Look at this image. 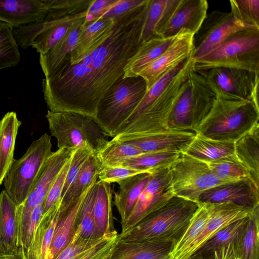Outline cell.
I'll use <instances>...</instances> for the list:
<instances>
[{"mask_svg":"<svg viewBox=\"0 0 259 259\" xmlns=\"http://www.w3.org/2000/svg\"><path fill=\"white\" fill-rule=\"evenodd\" d=\"M59 211L60 206L54 211L42 216L28 251L26 259H46Z\"/></svg>","mask_w":259,"mask_h":259,"instance_id":"35","label":"cell"},{"mask_svg":"<svg viewBox=\"0 0 259 259\" xmlns=\"http://www.w3.org/2000/svg\"><path fill=\"white\" fill-rule=\"evenodd\" d=\"M215 98L205 78L193 68L171 112L168 128L196 133L210 111Z\"/></svg>","mask_w":259,"mask_h":259,"instance_id":"7","label":"cell"},{"mask_svg":"<svg viewBox=\"0 0 259 259\" xmlns=\"http://www.w3.org/2000/svg\"><path fill=\"white\" fill-rule=\"evenodd\" d=\"M21 125L13 111L7 112L0 120V186L14 160L15 142Z\"/></svg>","mask_w":259,"mask_h":259,"instance_id":"28","label":"cell"},{"mask_svg":"<svg viewBox=\"0 0 259 259\" xmlns=\"http://www.w3.org/2000/svg\"><path fill=\"white\" fill-rule=\"evenodd\" d=\"M169 166L160 167L152 172L131 213L121 225L122 231L120 234L133 228L174 196L171 185Z\"/></svg>","mask_w":259,"mask_h":259,"instance_id":"13","label":"cell"},{"mask_svg":"<svg viewBox=\"0 0 259 259\" xmlns=\"http://www.w3.org/2000/svg\"><path fill=\"white\" fill-rule=\"evenodd\" d=\"M87 11L74 15L62 22L46 30L33 40L31 47L40 54H44L53 47L79 20L87 16Z\"/></svg>","mask_w":259,"mask_h":259,"instance_id":"37","label":"cell"},{"mask_svg":"<svg viewBox=\"0 0 259 259\" xmlns=\"http://www.w3.org/2000/svg\"><path fill=\"white\" fill-rule=\"evenodd\" d=\"M193 61L197 72L223 67L259 73V29L234 32L207 55Z\"/></svg>","mask_w":259,"mask_h":259,"instance_id":"4","label":"cell"},{"mask_svg":"<svg viewBox=\"0 0 259 259\" xmlns=\"http://www.w3.org/2000/svg\"><path fill=\"white\" fill-rule=\"evenodd\" d=\"M245 29L234 19L231 12L215 10L207 14L193 36V61L199 59L216 48L230 34Z\"/></svg>","mask_w":259,"mask_h":259,"instance_id":"15","label":"cell"},{"mask_svg":"<svg viewBox=\"0 0 259 259\" xmlns=\"http://www.w3.org/2000/svg\"><path fill=\"white\" fill-rule=\"evenodd\" d=\"M94 153H95L88 148L81 147L75 149L71 159L61 199L66 194L84 162Z\"/></svg>","mask_w":259,"mask_h":259,"instance_id":"51","label":"cell"},{"mask_svg":"<svg viewBox=\"0 0 259 259\" xmlns=\"http://www.w3.org/2000/svg\"><path fill=\"white\" fill-rule=\"evenodd\" d=\"M115 19L112 18L100 17L91 21L85 20L76 47L65 59L71 65L79 63L110 34Z\"/></svg>","mask_w":259,"mask_h":259,"instance_id":"22","label":"cell"},{"mask_svg":"<svg viewBox=\"0 0 259 259\" xmlns=\"http://www.w3.org/2000/svg\"><path fill=\"white\" fill-rule=\"evenodd\" d=\"M46 117L58 149L84 147L97 154L109 141V137L92 117L49 110Z\"/></svg>","mask_w":259,"mask_h":259,"instance_id":"6","label":"cell"},{"mask_svg":"<svg viewBox=\"0 0 259 259\" xmlns=\"http://www.w3.org/2000/svg\"><path fill=\"white\" fill-rule=\"evenodd\" d=\"M118 234L115 231L104 240L95 244L75 259H109L117 242Z\"/></svg>","mask_w":259,"mask_h":259,"instance_id":"49","label":"cell"},{"mask_svg":"<svg viewBox=\"0 0 259 259\" xmlns=\"http://www.w3.org/2000/svg\"><path fill=\"white\" fill-rule=\"evenodd\" d=\"M193 64L191 57L186 59L180 70L145 112L118 135L142 134L167 129L170 115L185 89Z\"/></svg>","mask_w":259,"mask_h":259,"instance_id":"9","label":"cell"},{"mask_svg":"<svg viewBox=\"0 0 259 259\" xmlns=\"http://www.w3.org/2000/svg\"><path fill=\"white\" fill-rule=\"evenodd\" d=\"M231 13L244 28L259 29V1L231 0Z\"/></svg>","mask_w":259,"mask_h":259,"instance_id":"44","label":"cell"},{"mask_svg":"<svg viewBox=\"0 0 259 259\" xmlns=\"http://www.w3.org/2000/svg\"><path fill=\"white\" fill-rule=\"evenodd\" d=\"M93 0H50V9L41 20L13 28L18 46L23 49L31 46L40 33L69 17L88 11Z\"/></svg>","mask_w":259,"mask_h":259,"instance_id":"14","label":"cell"},{"mask_svg":"<svg viewBox=\"0 0 259 259\" xmlns=\"http://www.w3.org/2000/svg\"><path fill=\"white\" fill-rule=\"evenodd\" d=\"M21 56L13 27L0 21V69L17 65Z\"/></svg>","mask_w":259,"mask_h":259,"instance_id":"43","label":"cell"},{"mask_svg":"<svg viewBox=\"0 0 259 259\" xmlns=\"http://www.w3.org/2000/svg\"><path fill=\"white\" fill-rule=\"evenodd\" d=\"M44 203L35 207L32 210L24 231L17 244V254L20 259H26L37 226L43 213Z\"/></svg>","mask_w":259,"mask_h":259,"instance_id":"45","label":"cell"},{"mask_svg":"<svg viewBox=\"0 0 259 259\" xmlns=\"http://www.w3.org/2000/svg\"><path fill=\"white\" fill-rule=\"evenodd\" d=\"M144 153L133 145L112 139L96 156L101 167H103L117 165L127 159Z\"/></svg>","mask_w":259,"mask_h":259,"instance_id":"39","label":"cell"},{"mask_svg":"<svg viewBox=\"0 0 259 259\" xmlns=\"http://www.w3.org/2000/svg\"><path fill=\"white\" fill-rule=\"evenodd\" d=\"M147 91L146 82L140 75L120 78L100 100L95 121L109 137L114 138Z\"/></svg>","mask_w":259,"mask_h":259,"instance_id":"5","label":"cell"},{"mask_svg":"<svg viewBox=\"0 0 259 259\" xmlns=\"http://www.w3.org/2000/svg\"><path fill=\"white\" fill-rule=\"evenodd\" d=\"M181 153L161 151L144 153L127 159L117 165L127 166L150 172L171 165Z\"/></svg>","mask_w":259,"mask_h":259,"instance_id":"38","label":"cell"},{"mask_svg":"<svg viewBox=\"0 0 259 259\" xmlns=\"http://www.w3.org/2000/svg\"><path fill=\"white\" fill-rule=\"evenodd\" d=\"M118 0H93L87 13L85 21L96 20L104 15Z\"/></svg>","mask_w":259,"mask_h":259,"instance_id":"53","label":"cell"},{"mask_svg":"<svg viewBox=\"0 0 259 259\" xmlns=\"http://www.w3.org/2000/svg\"><path fill=\"white\" fill-rule=\"evenodd\" d=\"M152 172H145L118 182L119 187L114 193V202L121 218V225L131 213Z\"/></svg>","mask_w":259,"mask_h":259,"instance_id":"27","label":"cell"},{"mask_svg":"<svg viewBox=\"0 0 259 259\" xmlns=\"http://www.w3.org/2000/svg\"><path fill=\"white\" fill-rule=\"evenodd\" d=\"M248 216L239 220L221 230L196 251L205 255L212 256L215 251L223 246L230 243L235 242L245 226Z\"/></svg>","mask_w":259,"mask_h":259,"instance_id":"42","label":"cell"},{"mask_svg":"<svg viewBox=\"0 0 259 259\" xmlns=\"http://www.w3.org/2000/svg\"><path fill=\"white\" fill-rule=\"evenodd\" d=\"M174 196L195 202L205 191L223 183L206 162L181 153L169 166Z\"/></svg>","mask_w":259,"mask_h":259,"instance_id":"10","label":"cell"},{"mask_svg":"<svg viewBox=\"0 0 259 259\" xmlns=\"http://www.w3.org/2000/svg\"><path fill=\"white\" fill-rule=\"evenodd\" d=\"M183 153L208 162L234 154V142L213 140L196 134Z\"/></svg>","mask_w":259,"mask_h":259,"instance_id":"31","label":"cell"},{"mask_svg":"<svg viewBox=\"0 0 259 259\" xmlns=\"http://www.w3.org/2000/svg\"><path fill=\"white\" fill-rule=\"evenodd\" d=\"M175 243L150 239L117 242L110 259H154L169 255Z\"/></svg>","mask_w":259,"mask_h":259,"instance_id":"24","label":"cell"},{"mask_svg":"<svg viewBox=\"0 0 259 259\" xmlns=\"http://www.w3.org/2000/svg\"><path fill=\"white\" fill-rule=\"evenodd\" d=\"M259 106L250 101L215 98L196 134L213 140L235 142L259 122Z\"/></svg>","mask_w":259,"mask_h":259,"instance_id":"3","label":"cell"},{"mask_svg":"<svg viewBox=\"0 0 259 259\" xmlns=\"http://www.w3.org/2000/svg\"><path fill=\"white\" fill-rule=\"evenodd\" d=\"M166 0H150L143 25L142 37L144 42L157 37L155 30L158 23Z\"/></svg>","mask_w":259,"mask_h":259,"instance_id":"48","label":"cell"},{"mask_svg":"<svg viewBox=\"0 0 259 259\" xmlns=\"http://www.w3.org/2000/svg\"><path fill=\"white\" fill-rule=\"evenodd\" d=\"M234 243H228L215 251L212 259H240Z\"/></svg>","mask_w":259,"mask_h":259,"instance_id":"54","label":"cell"},{"mask_svg":"<svg viewBox=\"0 0 259 259\" xmlns=\"http://www.w3.org/2000/svg\"><path fill=\"white\" fill-rule=\"evenodd\" d=\"M186 259H212V256L205 255L198 251H196Z\"/></svg>","mask_w":259,"mask_h":259,"instance_id":"55","label":"cell"},{"mask_svg":"<svg viewBox=\"0 0 259 259\" xmlns=\"http://www.w3.org/2000/svg\"><path fill=\"white\" fill-rule=\"evenodd\" d=\"M154 259H172L170 257V256L169 255H167V256H163V257H158V258H154Z\"/></svg>","mask_w":259,"mask_h":259,"instance_id":"57","label":"cell"},{"mask_svg":"<svg viewBox=\"0 0 259 259\" xmlns=\"http://www.w3.org/2000/svg\"><path fill=\"white\" fill-rule=\"evenodd\" d=\"M234 155L259 188V123L234 142Z\"/></svg>","mask_w":259,"mask_h":259,"instance_id":"29","label":"cell"},{"mask_svg":"<svg viewBox=\"0 0 259 259\" xmlns=\"http://www.w3.org/2000/svg\"><path fill=\"white\" fill-rule=\"evenodd\" d=\"M194 35L185 30L181 31L168 48L140 72L138 75L145 80L147 90L166 72L192 57Z\"/></svg>","mask_w":259,"mask_h":259,"instance_id":"18","label":"cell"},{"mask_svg":"<svg viewBox=\"0 0 259 259\" xmlns=\"http://www.w3.org/2000/svg\"><path fill=\"white\" fill-rule=\"evenodd\" d=\"M71 159V158L65 164L53 183L44 202L42 215L52 212L60 206L62 193Z\"/></svg>","mask_w":259,"mask_h":259,"instance_id":"47","label":"cell"},{"mask_svg":"<svg viewBox=\"0 0 259 259\" xmlns=\"http://www.w3.org/2000/svg\"><path fill=\"white\" fill-rule=\"evenodd\" d=\"M145 172H152L132 167L122 165L101 167L98 173L99 180L112 184Z\"/></svg>","mask_w":259,"mask_h":259,"instance_id":"50","label":"cell"},{"mask_svg":"<svg viewBox=\"0 0 259 259\" xmlns=\"http://www.w3.org/2000/svg\"><path fill=\"white\" fill-rule=\"evenodd\" d=\"M206 163L212 172L223 183L249 180L255 185L249 172L238 161L234 154Z\"/></svg>","mask_w":259,"mask_h":259,"instance_id":"36","label":"cell"},{"mask_svg":"<svg viewBox=\"0 0 259 259\" xmlns=\"http://www.w3.org/2000/svg\"><path fill=\"white\" fill-rule=\"evenodd\" d=\"M199 204L174 196L125 233L119 241H139L156 239L177 242L187 228Z\"/></svg>","mask_w":259,"mask_h":259,"instance_id":"2","label":"cell"},{"mask_svg":"<svg viewBox=\"0 0 259 259\" xmlns=\"http://www.w3.org/2000/svg\"><path fill=\"white\" fill-rule=\"evenodd\" d=\"M89 189L79 209L76 223V228L80 237L87 239L99 238L100 235L95 224L93 206L95 200L96 183Z\"/></svg>","mask_w":259,"mask_h":259,"instance_id":"41","label":"cell"},{"mask_svg":"<svg viewBox=\"0 0 259 259\" xmlns=\"http://www.w3.org/2000/svg\"><path fill=\"white\" fill-rule=\"evenodd\" d=\"M149 0L115 18L110 34L78 63L66 59L42 81L49 110L79 113L95 118L99 103L124 75L130 60L144 42L142 33Z\"/></svg>","mask_w":259,"mask_h":259,"instance_id":"1","label":"cell"},{"mask_svg":"<svg viewBox=\"0 0 259 259\" xmlns=\"http://www.w3.org/2000/svg\"><path fill=\"white\" fill-rule=\"evenodd\" d=\"M86 17L76 22L49 51L40 54L39 63L45 77L51 74L77 46Z\"/></svg>","mask_w":259,"mask_h":259,"instance_id":"25","label":"cell"},{"mask_svg":"<svg viewBox=\"0 0 259 259\" xmlns=\"http://www.w3.org/2000/svg\"><path fill=\"white\" fill-rule=\"evenodd\" d=\"M0 259H20L16 255L6 254L0 252Z\"/></svg>","mask_w":259,"mask_h":259,"instance_id":"56","label":"cell"},{"mask_svg":"<svg viewBox=\"0 0 259 259\" xmlns=\"http://www.w3.org/2000/svg\"><path fill=\"white\" fill-rule=\"evenodd\" d=\"M111 232L96 239H87L80 237L78 230L75 228L69 243L54 259H75L91 247L105 239Z\"/></svg>","mask_w":259,"mask_h":259,"instance_id":"46","label":"cell"},{"mask_svg":"<svg viewBox=\"0 0 259 259\" xmlns=\"http://www.w3.org/2000/svg\"><path fill=\"white\" fill-rule=\"evenodd\" d=\"M111 184L98 180L96 183L93 213L96 228L100 235L112 231V220Z\"/></svg>","mask_w":259,"mask_h":259,"instance_id":"33","label":"cell"},{"mask_svg":"<svg viewBox=\"0 0 259 259\" xmlns=\"http://www.w3.org/2000/svg\"><path fill=\"white\" fill-rule=\"evenodd\" d=\"M51 137L45 133L25 153L14 159L3 181L5 190L17 206L26 199L47 159L52 154Z\"/></svg>","mask_w":259,"mask_h":259,"instance_id":"8","label":"cell"},{"mask_svg":"<svg viewBox=\"0 0 259 259\" xmlns=\"http://www.w3.org/2000/svg\"><path fill=\"white\" fill-rule=\"evenodd\" d=\"M198 72L205 78L217 97L250 101L258 106L259 73L223 67Z\"/></svg>","mask_w":259,"mask_h":259,"instance_id":"11","label":"cell"},{"mask_svg":"<svg viewBox=\"0 0 259 259\" xmlns=\"http://www.w3.org/2000/svg\"><path fill=\"white\" fill-rule=\"evenodd\" d=\"M109 259H110V258Z\"/></svg>","mask_w":259,"mask_h":259,"instance_id":"58","label":"cell"},{"mask_svg":"<svg viewBox=\"0 0 259 259\" xmlns=\"http://www.w3.org/2000/svg\"><path fill=\"white\" fill-rule=\"evenodd\" d=\"M50 9V0H0V21L18 27L41 20Z\"/></svg>","mask_w":259,"mask_h":259,"instance_id":"21","label":"cell"},{"mask_svg":"<svg viewBox=\"0 0 259 259\" xmlns=\"http://www.w3.org/2000/svg\"><path fill=\"white\" fill-rule=\"evenodd\" d=\"M208 205L210 217L202 232L194 241L173 256L172 259H186L189 257L221 230L239 220L248 217L253 209L230 202L208 204Z\"/></svg>","mask_w":259,"mask_h":259,"instance_id":"17","label":"cell"},{"mask_svg":"<svg viewBox=\"0 0 259 259\" xmlns=\"http://www.w3.org/2000/svg\"><path fill=\"white\" fill-rule=\"evenodd\" d=\"M196 133L167 128L164 130L136 134H121L114 140L133 145L144 152L171 151L183 153Z\"/></svg>","mask_w":259,"mask_h":259,"instance_id":"16","label":"cell"},{"mask_svg":"<svg viewBox=\"0 0 259 259\" xmlns=\"http://www.w3.org/2000/svg\"><path fill=\"white\" fill-rule=\"evenodd\" d=\"M17 205L3 190L0 194V252L4 254L17 255Z\"/></svg>","mask_w":259,"mask_h":259,"instance_id":"26","label":"cell"},{"mask_svg":"<svg viewBox=\"0 0 259 259\" xmlns=\"http://www.w3.org/2000/svg\"><path fill=\"white\" fill-rule=\"evenodd\" d=\"M208 8L206 0H180L160 37H172L183 30L195 34L207 14Z\"/></svg>","mask_w":259,"mask_h":259,"instance_id":"20","label":"cell"},{"mask_svg":"<svg viewBox=\"0 0 259 259\" xmlns=\"http://www.w3.org/2000/svg\"><path fill=\"white\" fill-rule=\"evenodd\" d=\"M199 204L187 228L173 247L169 254L171 258L194 241L204 229L210 217L209 208L207 203Z\"/></svg>","mask_w":259,"mask_h":259,"instance_id":"40","label":"cell"},{"mask_svg":"<svg viewBox=\"0 0 259 259\" xmlns=\"http://www.w3.org/2000/svg\"><path fill=\"white\" fill-rule=\"evenodd\" d=\"M177 35L169 37H157L144 42L125 67L123 77L138 76L168 48Z\"/></svg>","mask_w":259,"mask_h":259,"instance_id":"30","label":"cell"},{"mask_svg":"<svg viewBox=\"0 0 259 259\" xmlns=\"http://www.w3.org/2000/svg\"><path fill=\"white\" fill-rule=\"evenodd\" d=\"M97 181L94 182L66 209H60L46 259H54L70 242L83 200L91 186Z\"/></svg>","mask_w":259,"mask_h":259,"instance_id":"23","label":"cell"},{"mask_svg":"<svg viewBox=\"0 0 259 259\" xmlns=\"http://www.w3.org/2000/svg\"><path fill=\"white\" fill-rule=\"evenodd\" d=\"M146 0H118L102 18H115L124 15L143 4Z\"/></svg>","mask_w":259,"mask_h":259,"instance_id":"52","label":"cell"},{"mask_svg":"<svg viewBox=\"0 0 259 259\" xmlns=\"http://www.w3.org/2000/svg\"><path fill=\"white\" fill-rule=\"evenodd\" d=\"M101 167L96 154H92L80 168L65 196L61 199L60 210L66 209L98 180V173Z\"/></svg>","mask_w":259,"mask_h":259,"instance_id":"32","label":"cell"},{"mask_svg":"<svg viewBox=\"0 0 259 259\" xmlns=\"http://www.w3.org/2000/svg\"><path fill=\"white\" fill-rule=\"evenodd\" d=\"M234 244L240 259H259V206L248 216Z\"/></svg>","mask_w":259,"mask_h":259,"instance_id":"34","label":"cell"},{"mask_svg":"<svg viewBox=\"0 0 259 259\" xmlns=\"http://www.w3.org/2000/svg\"><path fill=\"white\" fill-rule=\"evenodd\" d=\"M198 203L230 202L253 209L259 206V188L249 180L220 184L203 192Z\"/></svg>","mask_w":259,"mask_h":259,"instance_id":"19","label":"cell"},{"mask_svg":"<svg viewBox=\"0 0 259 259\" xmlns=\"http://www.w3.org/2000/svg\"><path fill=\"white\" fill-rule=\"evenodd\" d=\"M76 149H58L47 159L25 201L17 206V241L22 236L33 209L44 202L57 175Z\"/></svg>","mask_w":259,"mask_h":259,"instance_id":"12","label":"cell"}]
</instances>
